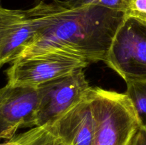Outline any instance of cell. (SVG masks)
Wrapping results in <instances>:
<instances>
[{"label":"cell","mask_w":146,"mask_h":145,"mask_svg":"<svg viewBox=\"0 0 146 145\" xmlns=\"http://www.w3.org/2000/svg\"><path fill=\"white\" fill-rule=\"evenodd\" d=\"M125 95L129 98L135 109L140 128L146 132V81L128 82Z\"/></svg>","instance_id":"cell-10"},{"label":"cell","mask_w":146,"mask_h":145,"mask_svg":"<svg viewBox=\"0 0 146 145\" xmlns=\"http://www.w3.org/2000/svg\"><path fill=\"white\" fill-rule=\"evenodd\" d=\"M130 145H146V132L140 128L133 138Z\"/></svg>","instance_id":"cell-13"},{"label":"cell","mask_w":146,"mask_h":145,"mask_svg":"<svg viewBox=\"0 0 146 145\" xmlns=\"http://www.w3.org/2000/svg\"><path fill=\"white\" fill-rule=\"evenodd\" d=\"M37 88L7 83L0 88V139H8L21 128L35 127Z\"/></svg>","instance_id":"cell-6"},{"label":"cell","mask_w":146,"mask_h":145,"mask_svg":"<svg viewBox=\"0 0 146 145\" xmlns=\"http://www.w3.org/2000/svg\"><path fill=\"white\" fill-rule=\"evenodd\" d=\"M60 1L63 5L68 8L96 6L122 13L125 11L128 4V0H60Z\"/></svg>","instance_id":"cell-11"},{"label":"cell","mask_w":146,"mask_h":145,"mask_svg":"<svg viewBox=\"0 0 146 145\" xmlns=\"http://www.w3.org/2000/svg\"><path fill=\"white\" fill-rule=\"evenodd\" d=\"M0 7H1V0H0Z\"/></svg>","instance_id":"cell-15"},{"label":"cell","mask_w":146,"mask_h":145,"mask_svg":"<svg viewBox=\"0 0 146 145\" xmlns=\"http://www.w3.org/2000/svg\"><path fill=\"white\" fill-rule=\"evenodd\" d=\"M88 95L94 125L92 145L131 144L140 124L125 93L91 87Z\"/></svg>","instance_id":"cell-2"},{"label":"cell","mask_w":146,"mask_h":145,"mask_svg":"<svg viewBox=\"0 0 146 145\" xmlns=\"http://www.w3.org/2000/svg\"><path fill=\"white\" fill-rule=\"evenodd\" d=\"M91 87L84 69L37 87L38 105L35 127L51 123L86 97Z\"/></svg>","instance_id":"cell-5"},{"label":"cell","mask_w":146,"mask_h":145,"mask_svg":"<svg viewBox=\"0 0 146 145\" xmlns=\"http://www.w3.org/2000/svg\"><path fill=\"white\" fill-rule=\"evenodd\" d=\"M89 64L83 58L59 51L21 57L6 71L7 83L37 88Z\"/></svg>","instance_id":"cell-4"},{"label":"cell","mask_w":146,"mask_h":145,"mask_svg":"<svg viewBox=\"0 0 146 145\" xmlns=\"http://www.w3.org/2000/svg\"><path fill=\"white\" fill-rule=\"evenodd\" d=\"M40 1H45L46 0H40Z\"/></svg>","instance_id":"cell-14"},{"label":"cell","mask_w":146,"mask_h":145,"mask_svg":"<svg viewBox=\"0 0 146 145\" xmlns=\"http://www.w3.org/2000/svg\"><path fill=\"white\" fill-rule=\"evenodd\" d=\"M104 62L126 83L146 81V24L124 18Z\"/></svg>","instance_id":"cell-3"},{"label":"cell","mask_w":146,"mask_h":145,"mask_svg":"<svg viewBox=\"0 0 146 145\" xmlns=\"http://www.w3.org/2000/svg\"><path fill=\"white\" fill-rule=\"evenodd\" d=\"M88 95L69 110L48 123L68 145H92L94 125Z\"/></svg>","instance_id":"cell-8"},{"label":"cell","mask_w":146,"mask_h":145,"mask_svg":"<svg viewBox=\"0 0 146 145\" xmlns=\"http://www.w3.org/2000/svg\"><path fill=\"white\" fill-rule=\"evenodd\" d=\"M35 35L27 10L0 7V68L21 57Z\"/></svg>","instance_id":"cell-7"},{"label":"cell","mask_w":146,"mask_h":145,"mask_svg":"<svg viewBox=\"0 0 146 145\" xmlns=\"http://www.w3.org/2000/svg\"><path fill=\"white\" fill-rule=\"evenodd\" d=\"M123 16L146 24V0H128Z\"/></svg>","instance_id":"cell-12"},{"label":"cell","mask_w":146,"mask_h":145,"mask_svg":"<svg viewBox=\"0 0 146 145\" xmlns=\"http://www.w3.org/2000/svg\"><path fill=\"white\" fill-rule=\"evenodd\" d=\"M27 11L35 35L21 57L59 51L90 63L104 61L124 18L119 11L96 6L68 8L60 0L40 1Z\"/></svg>","instance_id":"cell-1"},{"label":"cell","mask_w":146,"mask_h":145,"mask_svg":"<svg viewBox=\"0 0 146 145\" xmlns=\"http://www.w3.org/2000/svg\"><path fill=\"white\" fill-rule=\"evenodd\" d=\"M0 145H68L50 124L31 127L18 134Z\"/></svg>","instance_id":"cell-9"}]
</instances>
